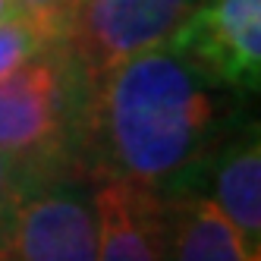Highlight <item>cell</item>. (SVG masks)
<instances>
[{"label": "cell", "instance_id": "obj_2", "mask_svg": "<svg viewBox=\"0 0 261 261\" xmlns=\"http://www.w3.org/2000/svg\"><path fill=\"white\" fill-rule=\"evenodd\" d=\"M85 76L57 41L0 79V151L29 173L66 170Z\"/></svg>", "mask_w": 261, "mask_h": 261}, {"label": "cell", "instance_id": "obj_8", "mask_svg": "<svg viewBox=\"0 0 261 261\" xmlns=\"http://www.w3.org/2000/svg\"><path fill=\"white\" fill-rule=\"evenodd\" d=\"M208 198L227 214L246 246L261 255V145L255 126L223 148Z\"/></svg>", "mask_w": 261, "mask_h": 261}, {"label": "cell", "instance_id": "obj_4", "mask_svg": "<svg viewBox=\"0 0 261 261\" xmlns=\"http://www.w3.org/2000/svg\"><path fill=\"white\" fill-rule=\"evenodd\" d=\"M198 0H76L60 44L82 76L170 41Z\"/></svg>", "mask_w": 261, "mask_h": 261}, {"label": "cell", "instance_id": "obj_3", "mask_svg": "<svg viewBox=\"0 0 261 261\" xmlns=\"http://www.w3.org/2000/svg\"><path fill=\"white\" fill-rule=\"evenodd\" d=\"M95 176L76 167L29 173L0 211V261H95Z\"/></svg>", "mask_w": 261, "mask_h": 261}, {"label": "cell", "instance_id": "obj_5", "mask_svg": "<svg viewBox=\"0 0 261 261\" xmlns=\"http://www.w3.org/2000/svg\"><path fill=\"white\" fill-rule=\"evenodd\" d=\"M182 54L239 91H255L261 79V0H198L170 35Z\"/></svg>", "mask_w": 261, "mask_h": 261}, {"label": "cell", "instance_id": "obj_9", "mask_svg": "<svg viewBox=\"0 0 261 261\" xmlns=\"http://www.w3.org/2000/svg\"><path fill=\"white\" fill-rule=\"evenodd\" d=\"M60 35L47 29L44 22L32 19L29 13H13L0 22V79L35 60L38 54H44L50 44H57Z\"/></svg>", "mask_w": 261, "mask_h": 261}, {"label": "cell", "instance_id": "obj_1", "mask_svg": "<svg viewBox=\"0 0 261 261\" xmlns=\"http://www.w3.org/2000/svg\"><path fill=\"white\" fill-rule=\"evenodd\" d=\"M223 91L173 44L85 76L76 145L91 176H117L164 195L217 148Z\"/></svg>", "mask_w": 261, "mask_h": 261}, {"label": "cell", "instance_id": "obj_7", "mask_svg": "<svg viewBox=\"0 0 261 261\" xmlns=\"http://www.w3.org/2000/svg\"><path fill=\"white\" fill-rule=\"evenodd\" d=\"M158 198L164 261H261L208 195L167 192Z\"/></svg>", "mask_w": 261, "mask_h": 261}, {"label": "cell", "instance_id": "obj_11", "mask_svg": "<svg viewBox=\"0 0 261 261\" xmlns=\"http://www.w3.org/2000/svg\"><path fill=\"white\" fill-rule=\"evenodd\" d=\"M29 176V170H22L13 158H7L0 151V211L7 208V201L16 195V189L22 186V179Z\"/></svg>", "mask_w": 261, "mask_h": 261}, {"label": "cell", "instance_id": "obj_10", "mask_svg": "<svg viewBox=\"0 0 261 261\" xmlns=\"http://www.w3.org/2000/svg\"><path fill=\"white\" fill-rule=\"evenodd\" d=\"M13 4H16V10L29 13L32 19L44 22L47 29H54L60 35L66 19H69V10L76 7V0H13Z\"/></svg>", "mask_w": 261, "mask_h": 261}, {"label": "cell", "instance_id": "obj_6", "mask_svg": "<svg viewBox=\"0 0 261 261\" xmlns=\"http://www.w3.org/2000/svg\"><path fill=\"white\" fill-rule=\"evenodd\" d=\"M91 195L98 217L95 261H164L158 192L117 176H95Z\"/></svg>", "mask_w": 261, "mask_h": 261}, {"label": "cell", "instance_id": "obj_12", "mask_svg": "<svg viewBox=\"0 0 261 261\" xmlns=\"http://www.w3.org/2000/svg\"><path fill=\"white\" fill-rule=\"evenodd\" d=\"M13 13H19V10H16V4H13V0H0V22H4L7 16H13Z\"/></svg>", "mask_w": 261, "mask_h": 261}]
</instances>
